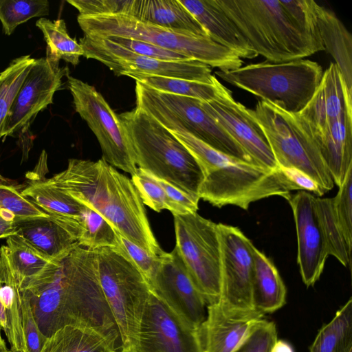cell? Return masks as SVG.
Wrapping results in <instances>:
<instances>
[{
  "instance_id": "cell-26",
  "label": "cell",
  "mask_w": 352,
  "mask_h": 352,
  "mask_svg": "<svg viewBox=\"0 0 352 352\" xmlns=\"http://www.w3.org/2000/svg\"><path fill=\"white\" fill-rule=\"evenodd\" d=\"M0 325L11 346L8 352H27L21 293L10 265L6 245L0 248Z\"/></svg>"
},
{
  "instance_id": "cell-12",
  "label": "cell",
  "mask_w": 352,
  "mask_h": 352,
  "mask_svg": "<svg viewBox=\"0 0 352 352\" xmlns=\"http://www.w3.org/2000/svg\"><path fill=\"white\" fill-rule=\"evenodd\" d=\"M67 78L75 111L96 137L102 158L133 175L138 168L118 115L94 86L69 75Z\"/></svg>"
},
{
  "instance_id": "cell-4",
  "label": "cell",
  "mask_w": 352,
  "mask_h": 352,
  "mask_svg": "<svg viewBox=\"0 0 352 352\" xmlns=\"http://www.w3.org/2000/svg\"><path fill=\"white\" fill-rule=\"evenodd\" d=\"M252 50L270 63L315 54L278 0H216Z\"/></svg>"
},
{
  "instance_id": "cell-33",
  "label": "cell",
  "mask_w": 352,
  "mask_h": 352,
  "mask_svg": "<svg viewBox=\"0 0 352 352\" xmlns=\"http://www.w3.org/2000/svg\"><path fill=\"white\" fill-rule=\"evenodd\" d=\"M126 76L156 91L202 102L215 99L226 88L215 76L210 83L146 74H129Z\"/></svg>"
},
{
  "instance_id": "cell-1",
  "label": "cell",
  "mask_w": 352,
  "mask_h": 352,
  "mask_svg": "<svg viewBox=\"0 0 352 352\" xmlns=\"http://www.w3.org/2000/svg\"><path fill=\"white\" fill-rule=\"evenodd\" d=\"M46 180L98 212L118 232L149 254L165 253L131 180L102 158L96 162L69 159L65 170Z\"/></svg>"
},
{
  "instance_id": "cell-8",
  "label": "cell",
  "mask_w": 352,
  "mask_h": 352,
  "mask_svg": "<svg viewBox=\"0 0 352 352\" xmlns=\"http://www.w3.org/2000/svg\"><path fill=\"white\" fill-rule=\"evenodd\" d=\"M135 95L136 107L150 115L170 131L190 134L219 151L256 164L242 147L202 108L200 100L160 92L139 82H136Z\"/></svg>"
},
{
  "instance_id": "cell-40",
  "label": "cell",
  "mask_w": 352,
  "mask_h": 352,
  "mask_svg": "<svg viewBox=\"0 0 352 352\" xmlns=\"http://www.w3.org/2000/svg\"><path fill=\"white\" fill-rule=\"evenodd\" d=\"M298 30L310 43L315 53L324 50L316 16L317 3L312 0H280Z\"/></svg>"
},
{
  "instance_id": "cell-28",
  "label": "cell",
  "mask_w": 352,
  "mask_h": 352,
  "mask_svg": "<svg viewBox=\"0 0 352 352\" xmlns=\"http://www.w3.org/2000/svg\"><path fill=\"white\" fill-rule=\"evenodd\" d=\"M252 300L254 309L265 315L280 309L286 302V287L272 261L254 245Z\"/></svg>"
},
{
  "instance_id": "cell-25",
  "label": "cell",
  "mask_w": 352,
  "mask_h": 352,
  "mask_svg": "<svg viewBox=\"0 0 352 352\" xmlns=\"http://www.w3.org/2000/svg\"><path fill=\"white\" fill-rule=\"evenodd\" d=\"M179 1L212 41L230 50L241 59L258 56L216 0Z\"/></svg>"
},
{
  "instance_id": "cell-47",
  "label": "cell",
  "mask_w": 352,
  "mask_h": 352,
  "mask_svg": "<svg viewBox=\"0 0 352 352\" xmlns=\"http://www.w3.org/2000/svg\"><path fill=\"white\" fill-rule=\"evenodd\" d=\"M80 15L97 16L124 14L128 12L130 0H67Z\"/></svg>"
},
{
  "instance_id": "cell-5",
  "label": "cell",
  "mask_w": 352,
  "mask_h": 352,
  "mask_svg": "<svg viewBox=\"0 0 352 352\" xmlns=\"http://www.w3.org/2000/svg\"><path fill=\"white\" fill-rule=\"evenodd\" d=\"M77 21L85 35L104 38L118 36L144 41L186 56L221 72L242 66L234 52L208 36L170 30L140 21L124 14L83 16Z\"/></svg>"
},
{
  "instance_id": "cell-53",
  "label": "cell",
  "mask_w": 352,
  "mask_h": 352,
  "mask_svg": "<svg viewBox=\"0 0 352 352\" xmlns=\"http://www.w3.org/2000/svg\"><path fill=\"white\" fill-rule=\"evenodd\" d=\"M8 349L6 347V344L0 342V352H8Z\"/></svg>"
},
{
  "instance_id": "cell-45",
  "label": "cell",
  "mask_w": 352,
  "mask_h": 352,
  "mask_svg": "<svg viewBox=\"0 0 352 352\" xmlns=\"http://www.w3.org/2000/svg\"><path fill=\"white\" fill-rule=\"evenodd\" d=\"M104 38L141 56L164 60H190V58L179 53L144 41L118 36H108L104 37Z\"/></svg>"
},
{
  "instance_id": "cell-54",
  "label": "cell",
  "mask_w": 352,
  "mask_h": 352,
  "mask_svg": "<svg viewBox=\"0 0 352 352\" xmlns=\"http://www.w3.org/2000/svg\"><path fill=\"white\" fill-rule=\"evenodd\" d=\"M1 325H0V342H1V343H3V344H6V343H5V341L3 340V338H2V337H1Z\"/></svg>"
},
{
  "instance_id": "cell-18",
  "label": "cell",
  "mask_w": 352,
  "mask_h": 352,
  "mask_svg": "<svg viewBox=\"0 0 352 352\" xmlns=\"http://www.w3.org/2000/svg\"><path fill=\"white\" fill-rule=\"evenodd\" d=\"M201 105L256 164L271 170L278 168L262 129L248 109L233 98L229 89L226 87L214 100L201 101Z\"/></svg>"
},
{
  "instance_id": "cell-31",
  "label": "cell",
  "mask_w": 352,
  "mask_h": 352,
  "mask_svg": "<svg viewBox=\"0 0 352 352\" xmlns=\"http://www.w3.org/2000/svg\"><path fill=\"white\" fill-rule=\"evenodd\" d=\"M21 192L49 214L80 219L85 206L46 179H32Z\"/></svg>"
},
{
  "instance_id": "cell-21",
  "label": "cell",
  "mask_w": 352,
  "mask_h": 352,
  "mask_svg": "<svg viewBox=\"0 0 352 352\" xmlns=\"http://www.w3.org/2000/svg\"><path fill=\"white\" fill-rule=\"evenodd\" d=\"M264 315L256 311L227 309L219 302L207 306L200 331L205 352H234Z\"/></svg>"
},
{
  "instance_id": "cell-29",
  "label": "cell",
  "mask_w": 352,
  "mask_h": 352,
  "mask_svg": "<svg viewBox=\"0 0 352 352\" xmlns=\"http://www.w3.org/2000/svg\"><path fill=\"white\" fill-rule=\"evenodd\" d=\"M316 16L320 35L324 47L336 60L350 93L352 94V38L336 14L316 6Z\"/></svg>"
},
{
  "instance_id": "cell-2",
  "label": "cell",
  "mask_w": 352,
  "mask_h": 352,
  "mask_svg": "<svg viewBox=\"0 0 352 352\" xmlns=\"http://www.w3.org/2000/svg\"><path fill=\"white\" fill-rule=\"evenodd\" d=\"M171 133L201 167L199 199L219 208L233 205L247 210L251 203L269 197L290 198L292 188L279 168L271 170L230 156L186 133Z\"/></svg>"
},
{
  "instance_id": "cell-10",
  "label": "cell",
  "mask_w": 352,
  "mask_h": 352,
  "mask_svg": "<svg viewBox=\"0 0 352 352\" xmlns=\"http://www.w3.org/2000/svg\"><path fill=\"white\" fill-rule=\"evenodd\" d=\"M59 263L69 325L119 337L100 285L96 250L78 246L62 255Z\"/></svg>"
},
{
  "instance_id": "cell-15",
  "label": "cell",
  "mask_w": 352,
  "mask_h": 352,
  "mask_svg": "<svg viewBox=\"0 0 352 352\" xmlns=\"http://www.w3.org/2000/svg\"><path fill=\"white\" fill-rule=\"evenodd\" d=\"M135 352H205L200 328L184 323L153 291L146 306Z\"/></svg>"
},
{
  "instance_id": "cell-23",
  "label": "cell",
  "mask_w": 352,
  "mask_h": 352,
  "mask_svg": "<svg viewBox=\"0 0 352 352\" xmlns=\"http://www.w3.org/2000/svg\"><path fill=\"white\" fill-rule=\"evenodd\" d=\"M80 220L51 215L16 221L18 234L52 259L78 246Z\"/></svg>"
},
{
  "instance_id": "cell-13",
  "label": "cell",
  "mask_w": 352,
  "mask_h": 352,
  "mask_svg": "<svg viewBox=\"0 0 352 352\" xmlns=\"http://www.w3.org/2000/svg\"><path fill=\"white\" fill-rule=\"evenodd\" d=\"M83 56L107 66L117 76L146 74L210 83L211 67L195 60H164L135 54L104 38L85 35L79 43Z\"/></svg>"
},
{
  "instance_id": "cell-39",
  "label": "cell",
  "mask_w": 352,
  "mask_h": 352,
  "mask_svg": "<svg viewBox=\"0 0 352 352\" xmlns=\"http://www.w3.org/2000/svg\"><path fill=\"white\" fill-rule=\"evenodd\" d=\"M47 0H0V21L6 35H11L16 27L35 17L49 15Z\"/></svg>"
},
{
  "instance_id": "cell-17",
  "label": "cell",
  "mask_w": 352,
  "mask_h": 352,
  "mask_svg": "<svg viewBox=\"0 0 352 352\" xmlns=\"http://www.w3.org/2000/svg\"><path fill=\"white\" fill-rule=\"evenodd\" d=\"M151 287L184 323L201 327L206 317L207 305L175 248L163 254Z\"/></svg>"
},
{
  "instance_id": "cell-19",
  "label": "cell",
  "mask_w": 352,
  "mask_h": 352,
  "mask_svg": "<svg viewBox=\"0 0 352 352\" xmlns=\"http://www.w3.org/2000/svg\"><path fill=\"white\" fill-rule=\"evenodd\" d=\"M316 197L299 190L287 200L296 225L297 263L303 283L314 285L320 278L328 253L315 206Z\"/></svg>"
},
{
  "instance_id": "cell-11",
  "label": "cell",
  "mask_w": 352,
  "mask_h": 352,
  "mask_svg": "<svg viewBox=\"0 0 352 352\" xmlns=\"http://www.w3.org/2000/svg\"><path fill=\"white\" fill-rule=\"evenodd\" d=\"M175 248L207 306L221 295V247L217 224L197 212L173 214Z\"/></svg>"
},
{
  "instance_id": "cell-50",
  "label": "cell",
  "mask_w": 352,
  "mask_h": 352,
  "mask_svg": "<svg viewBox=\"0 0 352 352\" xmlns=\"http://www.w3.org/2000/svg\"><path fill=\"white\" fill-rule=\"evenodd\" d=\"M292 190L311 191L318 196L324 194L320 187L308 175L293 168L278 167Z\"/></svg>"
},
{
  "instance_id": "cell-22",
  "label": "cell",
  "mask_w": 352,
  "mask_h": 352,
  "mask_svg": "<svg viewBox=\"0 0 352 352\" xmlns=\"http://www.w3.org/2000/svg\"><path fill=\"white\" fill-rule=\"evenodd\" d=\"M295 116L318 146L333 182L340 186L352 166V111L321 126L307 124Z\"/></svg>"
},
{
  "instance_id": "cell-36",
  "label": "cell",
  "mask_w": 352,
  "mask_h": 352,
  "mask_svg": "<svg viewBox=\"0 0 352 352\" xmlns=\"http://www.w3.org/2000/svg\"><path fill=\"white\" fill-rule=\"evenodd\" d=\"M34 61L30 55L18 57L0 73V140L4 137L11 107Z\"/></svg>"
},
{
  "instance_id": "cell-42",
  "label": "cell",
  "mask_w": 352,
  "mask_h": 352,
  "mask_svg": "<svg viewBox=\"0 0 352 352\" xmlns=\"http://www.w3.org/2000/svg\"><path fill=\"white\" fill-rule=\"evenodd\" d=\"M131 180L138 190L143 204L157 212L166 209L173 215L178 214L177 208L151 174L138 168L137 172L131 176Z\"/></svg>"
},
{
  "instance_id": "cell-41",
  "label": "cell",
  "mask_w": 352,
  "mask_h": 352,
  "mask_svg": "<svg viewBox=\"0 0 352 352\" xmlns=\"http://www.w3.org/2000/svg\"><path fill=\"white\" fill-rule=\"evenodd\" d=\"M21 191L0 175V209L11 214L15 222L50 216L23 196Z\"/></svg>"
},
{
  "instance_id": "cell-49",
  "label": "cell",
  "mask_w": 352,
  "mask_h": 352,
  "mask_svg": "<svg viewBox=\"0 0 352 352\" xmlns=\"http://www.w3.org/2000/svg\"><path fill=\"white\" fill-rule=\"evenodd\" d=\"M153 177L162 186L169 199L177 208L178 214L197 212L199 199L192 197L187 192L162 179L155 177V176Z\"/></svg>"
},
{
  "instance_id": "cell-14",
  "label": "cell",
  "mask_w": 352,
  "mask_h": 352,
  "mask_svg": "<svg viewBox=\"0 0 352 352\" xmlns=\"http://www.w3.org/2000/svg\"><path fill=\"white\" fill-rule=\"evenodd\" d=\"M221 247V295L223 307L256 311L252 300V243L236 227L217 223Z\"/></svg>"
},
{
  "instance_id": "cell-20",
  "label": "cell",
  "mask_w": 352,
  "mask_h": 352,
  "mask_svg": "<svg viewBox=\"0 0 352 352\" xmlns=\"http://www.w3.org/2000/svg\"><path fill=\"white\" fill-rule=\"evenodd\" d=\"M59 258L51 261L21 289L28 299L34 320L45 339L69 325Z\"/></svg>"
},
{
  "instance_id": "cell-37",
  "label": "cell",
  "mask_w": 352,
  "mask_h": 352,
  "mask_svg": "<svg viewBox=\"0 0 352 352\" xmlns=\"http://www.w3.org/2000/svg\"><path fill=\"white\" fill-rule=\"evenodd\" d=\"M315 206L328 255L336 257L345 267L350 265L351 250L348 247L337 223L333 198L316 197Z\"/></svg>"
},
{
  "instance_id": "cell-3",
  "label": "cell",
  "mask_w": 352,
  "mask_h": 352,
  "mask_svg": "<svg viewBox=\"0 0 352 352\" xmlns=\"http://www.w3.org/2000/svg\"><path fill=\"white\" fill-rule=\"evenodd\" d=\"M118 117L137 166L199 199L202 170L175 135L137 107Z\"/></svg>"
},
{
  "instance_id": "cell-48",
  "label": "cell",
  "mask_w": 352,
  "mask_h": 352,
  "mask_svg": "<svg viewBox=\"0 0 352 352\" xmlns=\"http://www.w3.org/2000/svg\"><path fill=\"white\" fill-rule=\"evenodd\" d=\"M21 293L22 322L27 352H41L46 339L39 331L28 299Z\"/></svg>"
},
{
  "instance_id": "cell-6",
  "label": "cell",
  "mask_w": 352,
  "mask_h": 352,
  "mask_svg": "<svg viewBox=\"0 0 352 352\" xmlns=\"http://www.w3.org/2000/svg\"><path fill=\"white\" fill-rule=\"evenodd\" d=\"M223 80L245 90L293 114L309 102L322 77L316 62L298 59L283 63L262 62L228 71H217Z\"/></svg>"
},
{
  "instance_id": "cell-32",
  "label": "cell",
  "mask_w": 352,
  "mask_h": 352,
  "mask_svg": "<svg viewBox=\"0 0 352 352\" xmlns=\"http://www.w3.org/2000/svg\"><path fill=\"white\" fill-rule=\"evenodd\" d=\"M6 248L10 267L20 289L54 260L36 249L18 234L7 238Z\"/></svg>"
},
{
  "instance_id": "cell-51",
  "label": "cell",
  "mask_w": 352,
  "mask_h": 352,
  "mask_svg": "<svg viewBox=\"0 0 352 352\" xmlns=\"http://www.w3.org/2000/svg\"><path fill=\"white\" fill-rule=\"evenodd\" d=\"M17 234L16 223L3 217L0 212V239H7L10 236Z\"/></svg>"
},
{
  "instance_id": "cell-35",
  "label": "cell",
  "mask_w": 352,
  "mask_h": 352,
  "mask_svg": "<svg viewBox=\"0 0 352 352\" xmlns=\"http://www.w3.org/2000/svg\"><path fill=\"white\" fill-rule=\"evenodd\" d=\"M36 27L42 32L47 43V58L59 62L60 59L74 66L79 63L84 51L81 45L68 34L65 22L59 19L50 21L45 17L38 19Z\"/></svg>"
},
{
  "instance_id": "cell-43",
  "label": "cell",
  "mask_w": 352,
  "mask_h": 352,
  "mask_svg": "<svg viewBox=\"0 0 352 352\" xmlns=\"http://www.w3.org/2000/svg\"><path fill=\"white\" fill-rule=\"evenodd\" d=\"M337 223L348 247L352 248V166L348 170L339 190L333 198Z\"/></svg>"
},
{
  "instance_id": "cell-38",
  "label": "cell",
  "mask_w": 352,
  "mask_h": 352,
  "mask_svg": "<svg viewBox=\"0 0 352 352\" xmlns=\"http://www.w3.org/2000/svg\"><path fill=\"white\" fill-rule=\"evenodd\" d=\"M80 223L81 230L78 244L80 247L90 250L117 248L116 231L98 212L85 206Z\"/></svg>"
},
{
  "instance_id": "cell-27",
  "label": "cell",
  "mask_w": 352,
  "mask_h": 352,
  "mask_svg": "<svg viewBox=\"0 0 352 352\" xmlns=\"http://www.w3.org/2000/svg\"><path fill=\"white\" fill-rule=\"evenodd\" d=\"M126 15L170 30L208 36L179 0H131Z\"/></svg>"
},
{
  "instance_id": "cell-52",
  "label": "cell",
  "mask_w": 352,
  "mask_h": 352,
  "mask_svg": "<svg viewBox=\"0 0 352 352\" xmlns=\"http://www.w3.org/2000/svg\"><path fill=\"white\" fill-rule=\"evenodd\" d=\"M270 352H295L293 346L287 341L276 340L272 344Z\"/></svg>"
},
{
  "instance_id": "cell-24",
  "label": "cell",
  "mask_w": 352,
  "mask_h": 352,
  "mask_svg": "<svg viewBox=\"0 0 352 352\" xmlns=\"http://www.w3.org/2000/svg\"><path fill=\"white\" fill-rule=\"evenodd\" d=\"M349 111H352V94L336 64L331 63L309 102L295 115L307 124L321 126Z\"/></svg>"
},
{
  "instance_id": "cell-46",
  "label": "cell",
  "mask_w": 352,
  "mask_h": 352,
  "mask_svg": "<svg viewBox=\"0 0 352 352\" xmlns=\"http://www.w3.org/2000/svg\"><path fill=\"white\" fill-rule=\"evenodd\" d=\"M277 339L275 323L263 318L234 352H270Z\"/></svg>"
},
{
  "instance_id": "cell-16",
  "label": "cell",
  "mask_w": 352,
  "mask_h": 352,
  "mask_svg": "<svg viewBox=\"0 0 352 352\" xmlns=\"http://www.w3.org/2000/svg\"><path fill=\"white\" fill-rule=\"evenodd\" d=\"M68 67L47 57L35 59L14 100L7 119L4 137L29 129L38 112L53 103L55 92L61 89Z\"/></svg>"
},
{
  "instance_id": "cell-9",
  "label": "cell",
  "mask_w": 352,
  "mask_h": 352,
  "mask_svg": "<svg viewBox=\"0 0 352 352\" xmlns=\"http://www.w3.org/2000/svg\"><path fill=\"white\" fill-rule=\"evenodd\" d=\"M248 111L262 129L278 167L304 173L324 193L333 188L334 182L318 146L295 114L263 100Z\"/></svg>"
},
{
  "instance_id": "cell-55",
  "label": "cell",
  "mask_w": 352,
  "mask_h": 352,
  "mask_svg": "<svg viewBox=\"0 0 352 352\" xmlns=\"http://www.w3.org/2000/svg\"><path fill=\"white\" fill-rule=\"evenodd\" d=\"M113 352H118V351H113ZM119 352H126V351H119Z\"/></svg>"
},
{
  "instance_id": "cell-7",
  "label": "cell",
  "mask_w": 352,
  "mask_h": 352,
  "mask_svg": "<svg viewBox=\"0 0 352 352\" xmlns=\"http://www.w3.org/2000/svg\"><path fill=\"white\" fill-rule=\"evenodd\" d=\"M96 253L100 285L118 328L121 351L135 352L151 287L116 248H102Z\"/></svg>"
},
{
  "instance_id": "cell-30",
  "label": "cell",
  "mask_w": 352,
  "mask_h": 352,
  "mask_svg": "<svg viewBox=\"0 0 352 352\" xmlns=\"http://www.w3.org/2000/svg\"><path fill=\"white\" fill-rule=\"evenodd\" d=\"M118 338L90 327L65 325L46 339L41 352H113Z\"/></svg>"
},
{
  "instance_id": "cell-34",
  "label": "cell",
  "mask_w": 352,
  "mask_h": 352,
  "mask_svg": "<svg viewBox=\"0 0 352 352\" xmlns=\"http://www.w3.org/2000/svg\"><path fill=\"white\" fill-rule=\"evenodd\" d=\"M309 352H352V299L318 331Z\"/></svg>"
},
{
  "instance_id": "cell-44",
  "label": "cell",
  "mask_w": 352,
  "mask_h": 352,
  "mask_svg": "<svg viewBox=\"0 0 352 352\" xmlns=\"http://www.w3.org/2000/svg\"><path fill=\"white\" fill-rule=\"evenodd\" d=\"M116 234L118 246L116 248L142 272L151 285L161 264L163 254H151L117 231Z\"/></svg>"
}]
</instances>
